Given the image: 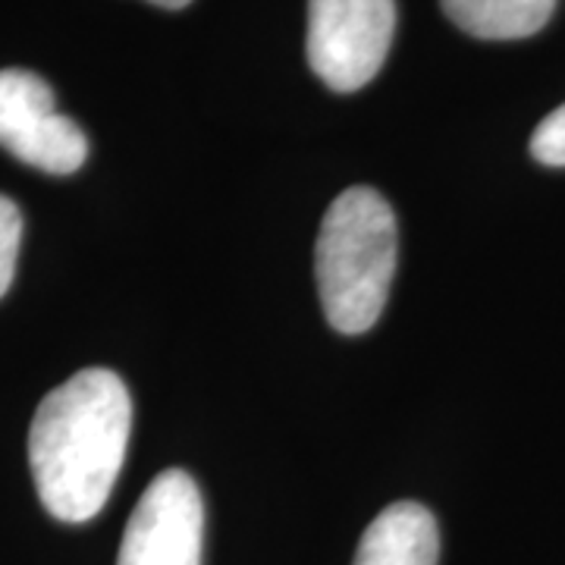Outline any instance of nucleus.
Here are the masks:
<instances>
[{
    "label": "nucleus",
    "instance_id": "1",
    "mask_svg": "<svg viewBox=\"0 0 565 565\" xmlns=\"http://www.w3.org/2000/svg\"><path fill=\"white\" fill-rule=\"evenodd\" d=\"M129 427V390L107 367H85L41 399L29 465L54 519L79 525L102 512L126 462Z\"/></svg>",
    "mask_w": 565,
    "mask_h": 565
},
{
    "label": "nucleus",
    "instance_id": "7",
    "mask_svg": "<svg viewBox=\"0 0 565 565\" xmlns=\"http://www.w3.org/2000/svg\"><path fill=\"white\" fill-rule=\"evenodd\" d=\"M452 25L484 41H515L541 32L556 0H440Z\"/></svg>",
    "mask_w": 565,
    "mask_h": 565
},
{
    "label": "nucleus",
    "instance_id": "5",
    "mask_svg": "<svg viewBox=\"0 0 565 565\" xmlns=\"http://www.w3.org/2000/svg\"><path fill=\"white\" fill-rule=\"evenodd\" d=\"M204 503L192 475L170 468L141 493L117 565H202Z\"/></svg>",
    "mask_w": 565,
    "mask_h": 565
},
{
    "label": "nucleus",
    "instance_id": "9",
    "mask_svg": "<svg viewBox=\"0 0 565 565\" xmlns=\"http://www.w3.org/2000/svg\"><path fill=\"white\" fill-rule=\"evenodd\" d=\"M531 154L544 167H565V104L546 117L531 136Z\"/></svg>",
    "mask_w": 565,
    "mask_h": 565
},
{
    "label": "nucleus",
    "instance_id": "6",
    "mask_svg": "<svg viewBox=\"0 0 565 565\" xmlns=\"http://www.w3.org/2000/svg\"><path fill=\"white\" fill-rule=\"evenodd\" d=\"M440 534L422 503H393L367 525L352 565H437Z\"/></svg>",
    "mask_w": 565,
    "mask_h": 565
},
{
    "label": "nucleus",
    "instance_id": "10",
    "mask_svg": "<svg viewBox=\"0 0 565 565\" xmlns=\"http://www.w3.org/2000/svg\"><path fill=\"white\" fill-rule=\"evenodd\" d=\"M148 3H154V7H163V10H182V7H189L192 0H148Z\"/></svg>",
    "mask_w": 565,
    "mask_h": 565
},
{
    "label": "nucleus",
    "instance_id": "3",
    "mask_svg": "<svg viewBox=\"0 0 565 565\" xmlns=\"http://www.w3.org/2000/svg\"><path fill=\"white\" fill-rule=\"evenodd\" d=\"M396 32V0H308V63L349 95L374 79Z\"/></svg>",
    "mask_w": 565,
    "mask_h": 565
},
{
    "label": "nucleus",
    "instance_id": "4",
    "mask_svg": "<svg viewBox=\"0 0 565 565\" xmlns=\"http://www.w3.org/2000/svg\"><path fill=\"white\" fill-rule=\"evenodd\" d=\"M0 148L51 177L76 173L88 158L79 122L63 117L51 85L29 70H0Z\"/></svg>",
    "mask_w": 565,
    "mask_h": 565
},
{
    "label": "nucleus",
    "instance_id": "8",
    "mask_svg": "<svg viewBox=\"0 0 565 565\" xmlns=\"http://www.w3.org/2000/svg\"><path fill=\"white\" fill-rule=\"evenodd\" d=\"M22 243V214L17 204L0 195V299L7 296L13 274H17V258H20Z\"/></svg>",
    "mask_w": 565,
    "mask_h": 565
},
{
    "label": "nucleus",
    "instance_id": "2",
    "mask_svg": "<svg viewBox=\"0 0 565 565\" xmlns=\"http://www.w3.org/2000/svg\"><path fill=\"white\" fill-rule=\"evenodd\" d=\"M396 214L381 192L355 185L330 204L318 233L315 274L333 330L355 337L377 323L396 274Z\"/></svg>",
    "mask_w": 565,
    "mask_h": 565
}]
</instances>
